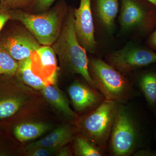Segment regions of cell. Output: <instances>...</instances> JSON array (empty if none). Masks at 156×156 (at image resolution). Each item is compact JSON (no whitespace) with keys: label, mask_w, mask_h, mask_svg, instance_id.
Returning a JSON list of instances; mask_svg holds the SVG:
<instances>
[{"label":"cell","mask_w":156,"mask_h":156,"mask_svg":"<svg viewBox=\"0 0 156 156\" xmlns=\"http://www.w3.org/2000/svg\"><path fill=\"white\" fill-rule=\"evenodd\" d=\"M51 47L62 67L71 73L81 75L89 86L97 89L89 74L87 51L77 38L73 8H69L60 34Z\"/></svg>","instance_id":"cell-1"},{"label":"cell","mask_w":156,"mask_h":156,"mask_svg":"<svg viewBox=\"0 0 156 156\" xmlns=\"http://www.w3.org/2000/svg\"><path fill=\"white\" fill-rule=\"evenodd\" d=\"M68 9L66 2L61 0L41 13L11 9L10 20L24 26L41 46H52L60 34Z\"/></svg>","instance_id":"cell-2"},{"label":"cell","mask_w":156,"mask_h":156,"mask_svg":"<svg viewBox=\"0 0 156 156\" xmlns=\"http://www.w3.org/2000/svg\"><path fill=\"white\" fill-rule=\"evenodd\" d=\"M141 128L132 110L120 104L109 139L108 148L113 156L132 155L141 148Z\"/></svg>","instance_id":"cell-3"},{"label":"cell","mask_w":156,"mask_h":156,"mask_svg":"<svg viewBox=\"0 0 156 156\" xmlns=\"http://www.w3.org/2000/svg\"><path fill=\"white\" fill-rule=\"evenodd\" d=\"M89 71L96 88L106 99L125 104L136 95L125 75L102 59H89Z\"/></svg>","instance_id":"cell-4"},{"label":"cell","mask_w":156,"mask_h":156,"mask_svg":"<svg viewBox=\"0 0 156 156\" xmlns=\"http://www.w3.org/2000/svg\"><path fill=\"white\" fill-rule=\"evenodd\" d=\"M121 103L105 99L79 122L83 136L106 154L110 136L117 111Z\"/></svg>","instance_id":"cell-5"},{"label":"cell","mask_w":156,"mask_h":156,"mask_svg":"<svg viewBox=\"0 0 156 156\" xmlns=\"http://www.w3.org/2000/svg\"><path fill=\"white\" fill-rule=\"evenodd\" d=\"M22 25L0 33V47L18 62L30 57L41 47L32 34Z\"/></svg>","instance_id":"cell-6"},{"label":"cell","mask_w":156,"mask_h":156,"mask_svg":"<svg viewBox=\"0 0 156 156\" xmlns=\"http://www.w3.org/2000/svg\"><path fill=\"white\" fill-rule=\"evenodd\" d=\"M107 62L123 74L156 62V53L151 50L128 46L108 54Z\"/></svg>","instance_id":"cell-7"},{"label":"cell","mask_w":156,"mask_h":156,"mask_svg":"<svg viewBox=\"0 0 156 156\" xmlns=\"http://www.w3.org/2000/svg\"><path fill=\"white\" fill-rule=\"evenodd\" d=\"M75 27L79 43L87 52L94 53L97 42L91 9V0H80L78 9H74Z\"/></svg>","instance_id":"cell-8"},{"label":"cell","mask_w":156,"mask_h":156,"mask_svg":"<svg viewBox=\"0 0 156 156\" xmlns=\"http://www.w3.org/2000/svg\"><path fill=\"white\" fill-rule=\"evenodd\" d=\"M74 108L77 112L94 110L102 104L106 98L98 90L75 81L68 89Z\"/></svg>","instance_id":"cell-9"},{"label":"cell","mask_w":156,"mask_h":156,"mask_svg":"<svg viewBox=\"0 0 156 156\" xmlns=\"http://www.w3.org/2000/svg\"><path fill=\"white\" fill-rule=\"evenodd\" d=\"M148 13L141 4L135 0H121L120 25L125 30L143 26Z\"/></svg>","instance_id":"cell-10"},{"label":"cell","mask_w":156,"mask_h":156,"mask_svg":"<svg viewBox=\"0 0 156 156\" xmlns=\"http://www.w3.org/2000/svg\"><path fill=\"white\" fill-rule=\"evenodd\" d=\"M74 130L69 126L59 127L48 136L30 144L27 147V150L39 147L59 149L73 140Z\"/></svg>","instance_id":"cell-11"},{"label":"cell","mask_w":156,"mask_h":156,"mask_svg":"<svg viewBox=\"0 0 156 156\" xmlns=\"http://www.w3.org/2000/svg\"><path fill=\"white\" fill-rule=\"evenodd\" d=\"M49 84L44 87L42 93L46 100L72 121L78 120V116L70 107L66 97L56 87Z\"/></svg>","instance_id":"cell-12"},{"label":"cell","mask_w":156,"mask_h":156,"mask_svg":"<svg viewBox=\"0 0 156 156\" xmlns=\"http://www.w3.org/2000/svg\"><path fill=\"white\" fill-rule=\"evenodd\" d=\"M95 10L101 25L106 30L111 31L119 12L118 0H96Z\"/></svg>","instance_id":"cell-13"},{"label":"cell","mask_w":156,"mask_h":156,"mask_svg":"<svg viewBox=\"0 0 156 156\" xmlns=\"http://www.w3.org/2000/svg\"><path fill=\"white\" fill-rule=\"evenodd\" d=\"M15 75L27 85L35 89H42L50 84L33 72L31 56L18 61V67Z\"/></svg>","instance_id":"cell-14"},{"label":"cell","mask_w":156,"mask_h":156,"mask_svg":"<svg viewBox=\"0 0 156 156\" xmlns=\"http://www.w3.org/2000/svg\"><path fill=\"white\" fill-rule=\"evenodd\" d=\"M49 127L42 123H23L14 128V134L19 141L25 142L37 138L46 132Z\"/></svg>","instance_id":"cell-15"},{"label":"cell","mask_w":156,"mask_h":156,"mask_svg":"<svg viewBox=\"0 0 156 156\" xmlns=\"http://www.w3.org/2000/svg\"><path fill=\"white\" fill-rule=\"evenodd\" d=\"M139 89L149 105L156 108V73L150 72L140 76L138 81Z\"/></svg>","instance_id":"cell-16"},{"label":"cell","mask_w":156,"mask_h":156,"mask_svg":"<svg viewBox=\"0 0 156 156\" xmlns=\"http://www.w3.org/2000/svg\"><path fill=\"white\" fill-rule=\"evenodd\" d=\"M74 150L76 154L81 156H102L106 154L82 135L74 139Z\"/></svg>","instance_id":"cell-17"},{"label":"cell","mask_w":156,"mask_h":156,"mask_svg":"<svg viewBox=\"0 0 156 156\" xmlns=\"http://www.w3.org/2000/svg\"><path fill=\"white\" fill-rule=\"evenodd\" d=\"M22 99L10 97L0 100V119L9 118L15 114L22 106Z\"/></svg>","instance_id":"cell-18"},{"label":"cell","mask_w":156,"mask_h":156,"mask_svg":"<svg viewBox=\"0 0 156 156\" xmlns=\"http://www.w3.org/2000/svg\"><path fill=\"white\" fill-rule=\"evenodd\" d=\"M18 62L0 47V75L11 76L15 75Z\"/></svg>","instance_id":"cell-19"},{"label":"cell","mask_w":156,"mask_h":156,"mask_svg":"<svg viewBox=\"0 0 156 156\" xmlns=\"http://www.w3.org/2000/svg\"><path fill=\"white\" fill-rule=\"evenodd\" d=\"M35 0H0V2L11 9L27 10L34 5Z\"/></svg>","instance_id":"cell-20"},{"label":"cell","mask_w":156,"mask_h":156,"mask_svg":"<svg viewBox=\"0 0 156 156\" xmlns=\"http://www.w3.org/2000/svg\"><path fill=\"white\" fill-rule=\"evenodd\" d=\"M56 0H35L34 5L29 9L31 13H41L48 10Z\"/></svg>","instance_id":"cell-21"},{"label":"cell","mask_w":156,"mask_h":156,"mask_svg":"<svg viewBox=\"0 0 156 156\" xmlns=\"http://www.w3.org/2000/svg\"><path fill=\"white\" fill-rule=\"evenodd\" d=\"M59 149L45 147L36 148L28 150V155L31 156H50L56 154Z\"/></svg>","instance_id":"cell-22"},{"label":"cell","mask_w":156,"mask_h":156,"mask_svg":"<svg viewBox=\"0 0 156 156\" xmlns=\"http://www.w3.org/2000/svg\"><path fill=\"white\" fill-rule=\"evenodd\" d=\"M10 10L11 9L0 2V33L6 23L11 19Z\"/></svg>","instance_id":"cell-23"},{"label":"cell","mask_w":156,"mask_h":156,"mask_svg":"<svg viewBox=\"0 0 156 156\" xmlns=\"http://www.w3.org/2000/svg\"><path fill=\"white\" fill-rule=\"evenodd\" d=\"M132 156H156V150H152L149 149L141 148L136 151Z\"/></svg>","instance_id":"cell-24"},{"label":"cell","mask_w":156,"mask_h":156,"mask_svg":"<svg viewBox=\"0 0 156 156\" xmlns=\"http://www.w3.org/2000/svg\"><path fill=\"white\" fill-rule=\"evenodd\" d=\"M56 155L59 156H68L72 155V151L69 147L66 145L60 148L56 152Z\"/></svg>","instance_id":"cell-25"},{"label":"cell","mask_w":156,"mask_h":156,"mask_svg":"<svg viewBox=\"0 0 156 156\" xmlns=\"http://www.w3.org/2000/svg\"><path fill=\"white\" fill-rule=\"evenodd\" d=\"M149 44L151 47L156 50V28L150 38Z\"/></svg>","instance_id":"cell-26"},{"label":"cell","mask_w":156,"mask_h":156,"mask_svg":"<svg viewBox=\"0 0 156 156\" xmlns=\"http://www.w3.org/2000/svg\"><path fill=\"white\" fill-rule=\"evenodd\" d=\"M156 7V0H146Z\"/></svg>","instance_id":"cell-27"},{"label":"cell","mask_w":156,"mask_h":156,"mask_svg":"<svg viewBox=\"0 0 156 156\" xmlns=\"http://www.w3.org/2000/svg\"><path fill=\"white\" fill-rule=\"evenodd\" d=\"M154 115H155V121H156V132H155V135H156V108L154 109Z\"/></svg>","instance_id":"cell-28"}]
</instances>
